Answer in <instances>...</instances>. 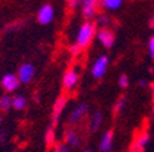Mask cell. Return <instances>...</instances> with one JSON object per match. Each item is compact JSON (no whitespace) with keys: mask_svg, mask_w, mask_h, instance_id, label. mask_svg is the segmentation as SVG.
<instances>
[{"mask_svg":"<svg viewBox=\"0 0 154 152\" xmlns=\"http://www.w3.org/2000/svg\"><path fill=\"white\" fill-rule=\"evenodd\" d=\"M96 32H98V28L94 23V21H84L79 26V30H77V34H76V43L74 44L79 45L81 49L88 48L92 44L94 40L96 38Z\"/></svg>","mask_w":154,"mask_h":152,"instance_id":"1","label":"cell"},{"mask_svg":"<svg viewBox=\"0 0 154 152\" xmlns=\"http://www.w3.org/2000/svg\"><path fill=\"white\" fill-rule=\"evenodd\" d=\"M67 103H69V99H67L66 95H59L54 101V106H52V110H51V125L55 129L59 124V121L62 118V114H63L65 108H66Z\"/></svg>","mask_w":154,"mask_h":152,"instance_id":"2","label":"cell"},{"mask_svg":"<svg viewBox=\"0 0 154 152\" xmlns=\"http://www.w3.org/2000/svg\"><path fill=\"white\" fill-rule=\"evenodd\" d=\"M88 111H90V106L87 104V103H80V104H77L76 107L72 110L69 117H67L66 124L69 125V127H73L74 129V126H77V125L80 124L81 121L88 115Z\"/></svg>","mask_w":154,"mask_h":152,"instance_id":"3","label":"cell"},{"mask_svg":"<svg viewBox=\"0 0 154 152\" xmlns=\"http://www.w3.org/2000/svg\"><path fill=\"white\" fill-rule=\"evenodd\" d=\"M149 141H150V133L144 129L139 130L138 133L135 134L134 140H132L131 145L128 148V152H144Z\"/></svg>","mask_w":154,"mask_h":152,"instance_id":"4","label":"cell"},{"mask_svg":"<svg viewBox=\"0 0 154 152\" xmlns=\"http://www.w3.org/2000/svg\"><path fill=\"white\" fill-rule=\"evenodd\" d=\"M110 59L107 55H100L94 60L92 66H91V76L95 79H100L103 78V76L107 71V67H109Z\"/></svg>","mask_w":154,"mask_h":152,"instance_id":"5","label":"cell"},{"mask_svg":"<svg viewBox=\"0 0 154 152\" xmlns=\"http://www.w3.org/2000/svg\"><path fill=\"white\" fill-rule=\"evenodd\" d=\"M79 81H80V74L74 67H69L63 73L62 77V88L66 91V92H72L76 89V86L79 85Z\"/></svg>","mask_w":154,"mask_h":152,"instance_id":"6","label":"cell"},{"mask_svg":"<svg viewBox=\"0 0 154 152\" xmlns=\"http://www.w3.org/2000/svg\"><path fill=\"white\" fill-rule=\"evenodd\" d=\"M99 1L98 0H83L80 3V13L85 21H92L98 15Z\"/></svg>","mask_w":154,"mask_h":152,"instance_id":"7","label":"cell"},{"mask_svg":"<svg viewBox=\"0 0 154 152\" xmlns=\"http://www.w3.org/2000/svg\"><path fill=\"white\" fill-rule=\"evenodd\" d=\"M19 86H21V82H19L17 74L6 73L2 78H0V88L6 92V95H10V93L17 92Z\"/></svg>","mask_w":154,"mask_h":152,"instance_id":"8","label":"cell"},{"mask_svg":"<svg viewBox=\"0 0 154 152\" xmlns=\"http://www.w3.org/2000/svg\"><path fill=\"white\" fill-rule=\"evenodd\" d=\"M35 76H36V67L33 66L30 62H25V63H22L18 67L17 77H18L19 82L23 84V85L32 82Z\"/></svg>","mask_w":154,"mask_h":152,"instance_id":"9","label":"cell"},{"mask_svg":"<svg viewBox=\"0 0 154 152\" xmlns=\"http://www.w3.org/2000/svg\"><path fill=\"white\" fill-rule=\"evenodd\" d=\"M36 18H37V22L40 23V25H50V23L54 21V18H55L54 6L50 4V3L43 4V6L38 8Z\"/></svg>","mask_w":154,"mask_h":152,"instance_id":"10","label":"cell"},{"mask_svg":"<svg viewBox=\"0 0 154 152\" xmlns=\"http://www.w3.org/2000/svg\"><path fill=\"white\" fill-rule=\"evenodd\" d=\"M96 38L98 41L102 44V47H105L106 49H110V48L114 45V41H116V36H114V32L112 29H99L96 32Z\"/></svg>","mask_w":154,"mask_h":152,"instance_id":"11","label":"cell"},{"mask_svg":"<svg viewBox=\"0 0 154 152\" xmlns=\"http://www.w3.org/2000/svg\"><path fill=\"white\" fill-rule=\"evenodd\" d=\"M63 144H66L69 148H79L81 144V139L73 127H67L63 132Z\"/></svg>","mask_w":154,"mask_h":152,"instance_id":"12","label":"cell"},{"mask_svg":"<svg viewBox=\"0 0 154 152\" xmlns=\"http://www.w3.org/2000/svg\"><path fill=\"white\" fill-rule=\"evenodd\" d=\"M114 147V130L107 129L102 134L99 141V151L100 152H112Z\"/></svg>","mask_w":154,"mask_h":152,"instance_id":"13","label":"cell"},{"mask_svg":"<svg viewBox=\"0 0 154 152\" xmlns=\"http://www.w3.org/2000/svg\"><path fill=\"white\" fill-rule=\"evenodd\" d=\"M102 125H103V112L100 110H95L90 115V119H88V130L91 133H96V132L100 130Z\"/></svg>","mask_w":154,"mask_h":152,"instance_id":"14","label":"cell"},{"mask_svg":"<svg viewBox=\"0 0 154 152\" xmlns=\"http://www.w3.org/2000/svg\"><path fill=\"white\" fill-rule=\"evenodd\" d=\"M124 4L122 0H102L99 1V7H102L106 11H117L120 10Z\"/></svg>","mask_w":154,"mask_h":152,"instance_id":"15","label":"cell"},{"mask_svg":"<svg viewBox=\"0 0 154 152\" xmlns=\"http://www.w3.org/2000/svg\"><path fill=\"white\" fill-rule=\"evenodd\" d=\"M44 143L47 147L52 148V147L57 144V132L52 126H48L45 129V133H44Z\"/></svg>","mask_w":154,"mask_h":152,"instance_id":"16","label":"cell"},{"mask_svg":"<svg viewBox=\"0 0 154 152\" xmlns=\"http://www.w3.org/2000/svg\"><path fill=\"white\" fill-rule=\"evenodd\" d=\"M28 106V100L23 95H15L13 97V108L17 111H23Z\"/></svg>","mask_w":154,"mask_h":152,"instance_id":"17","label":"cell"},{"mask_svg":"<svg viewBox=\"0 0 154 152\" xmlns=\"http://www.w3.org/2000/svg\"><path fill=\"white\" fill-rule=\"evenodd\" d=\"M127 103H128V99L125 97V96H120V97L117 99V101L114 103V107H113V114H114L116 117H119L122 111H124V108L127 107Z\"/></svg>","mask_w":154,"mask_h":152,"instance_id":"18","label":"cell"},{"mask_svg":"<svg viewBox=\"0 0 154 152\" xmlns=\"http://www.w3.org/2000/svg\"><path fill=\"white\" fill-rule=\"evenodd\" d=\"M13 108V97L10 95H0V111L7 112Z\"/></svg>","mask_w":154,"mask_h":152,"instance_id":"19","label":"cell"},{"mask_svg":"<svg viewBox=\"0 0 154 152\" xmlns=\"http://www.w3.org/2000/svg\"><path fill=\"white\" fill-rule=\"evenodd\" d=\"M94 23L96 25V28L100 26V29H107V26L110 25V18L106 13H100V14L96 15V19H95V22Z\"/></svg>","mask_w":154,"mask_h":152,"instance_id":"20","label":"cell"},{"mask_svg":"<svg viewBox=\"0 0 154 152\" xmlns=\"http://www.w3.org/2000/svg\"><path fill=\"white\" fill-rule=\"evenodd\" d=\"M26 25V22L25 21H17V22H11V23H8V25L4 28V32L6 33H8V32H18V30H21V29L23 28V26Z\"/></svg>","mask_w":154,"mask_h":152,"instance_id":"21","label":"cell"},{"mask_svg":"<svg viewBox=\"0 0 154 152\" xmlns=\"http://www.w3.org/2000/svg\"><path fill=\"white\" fill-rule=\"evenodd\" d=\"M52 152H72V151H70V148H69L66 144L62 143V141H57V144L52 147Z\"/></svg>","mask_w":154,"mask_h":152,"instance_id":"22","label":"cell"},{"mask_svg":"<svg viewBox=\"0 0 154 152\" xmlns=\"http://www.w3.org/2000/svg\"><path fill=\"white\" fill-rule=\"evenodd\" d=\"M81 52H83V49H81L79 45H76V44H73V45L69 47V54H70L73 58H79L81 55Z\"/></svg>","mask_w":154,"mask_h":152,"instance_id":"23","label":"cell"},{"mask_svg":"<svg viewBox=\"0 0 154 152\" xmlns=\"http://www.w3.org/2000/svg\"><path fill=\"white\" fill-rule=\"evenodd\" d=\"M128 85H129L128 76H127V74H121V76L119 77V86L122 89H125V88H128Z\"/></svg>","mask_w":154,"mask_h":152,"instance_id":"24","label":"cell"},{"mask_svg":"<svg viewBox=\"0 0 154 152\" xmlns=\"http://www.w3.org/2000/svg\"><path fill=\"white\" fill-rule=\"evenodd\" d=\"M147 48H149V52H150V56L154 59V36H151V37L149 38Z\"/></svg>","mask_w":154,"mask_h":152,"instance_id":"25","label":"cell"},{"mask_svg":"<svg viewBox=\"0 0 154 152\" xmlns=\"http://www.w3.org/2000/svg\"><path fill=\"white\" fill-rule=\"evenodd\" d=\"M80 3H81L80 0H67L66 6L69 7V8L73 10V8H76V7H80Z\"/></svg>","mask_w":154,"mask_h":152,"instance_id":"26","label":"cell"},{"mask_svg":"<svg viewBox=\"0 0 154 152\" xmlns=\"http://www.w3.org/2000/svg\"><path fill=\"white\" fill-rule=\"evenodd\" d=\"M7 136H8V134H7L6 130L0 129V145H2V144H4L7 141Z\"/></svg>","mask_w":154,"mask_h":152,"instance_id":"27","label":"cell"},{"mask_svg":"<svg viewBox=\"0 0 154 152\" xmlns=\"http://www.w3.org/2000/svg\"><path fill=\"white\" fill-rule=\"evenodd\" d=\"M150 91H151V103H153V111H154V82L150 84Z\"/></svg>","mask_w":154,"mask_h":152,"instance_id":"28","label":"cell"},{"mask_svg":"<svg viewBox=\"0 0 154 152\" xmlns=\"http://www.w3.org/2000/svg\"><path fill=\"white\" fill-rule=\"evenodd\" d=\"M149 26H150L151 29H154V14L150 16V19H149Z\"/></svg>","mask_w":154,"mask_h":152,"instance_id":"29","label":"cell"},{"mask_svg":"<svg viewBox=\"0 0 154 152\" xmlns=\"http://www.w3.org/2000/svg\"><path fill=\"white\" fill-rule=\"evenodd\" d=\"M139 86H140V88H144V86H147V82H146L144 79H140V81H139Z\"/></svg>","mask_w":154,"mask_h":152,"instance_id":"30","label":"cell"},{"mask_svg":"<svg viewBox=\"0 0 154 152\" xmlns=\"http://www.w3.org/2000/svg\"><path fill=\"white\" fill-rule=\"evenodd\" d=\"M3 121H4V118H3V114L0 112V126H2V124H3Z\"/></svg>","mask_w":154,"mask_h":152,"instance_id":"31","label":"cell"},{"mask_svg":"<svg viewBox=\"0 0 154 152\" xmlns=\"http://www.w3.org/2000/svg\"><path fill=\"white\" fill-rule=\"evenodd\" d=\"M83 152H94V151H91V149H84Z\"/></svg>","mask_w":154,"mask_h":152,"instance_id":"32","label":"cell"}]
</instances>
